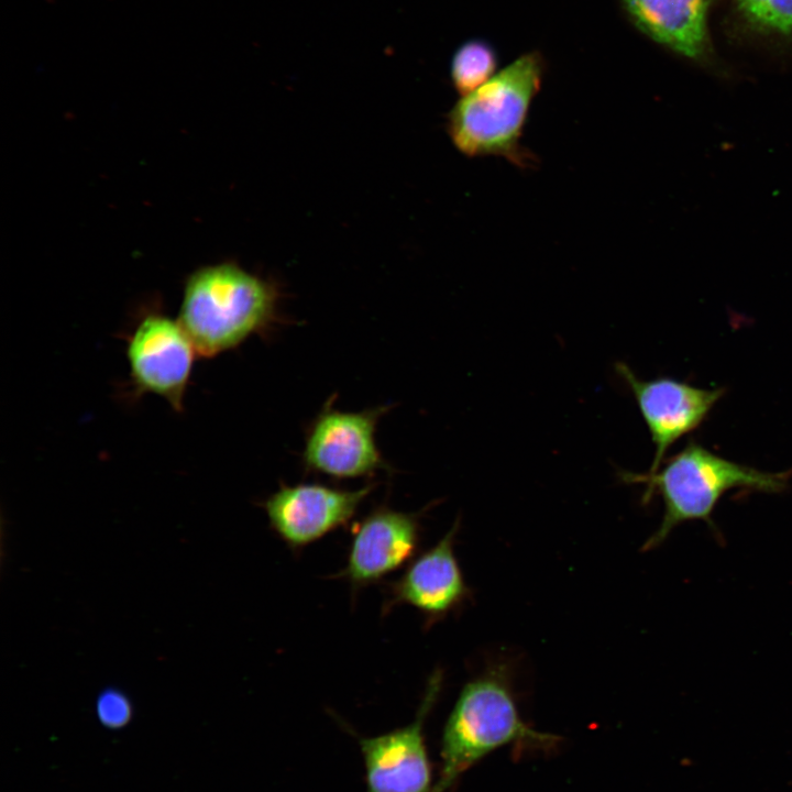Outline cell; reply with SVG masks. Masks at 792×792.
I'll use <instances>...</instances> for the list:
<instances>
[{"label": "cell", "instance_id": "6da1fadb", "mask_svg": "<svg viewBox=\"0 0 792 792\" xmlns=\"http://www.w3.org/2000/svg\"><path fill=\"white\" fill-rule=\"evenodd\" d=\"M618 475L623 482L645 486L644 503L654 494L662 499V520L641 547L649 551L659 547L682 522L703 520L714 527L712 513L730 490L781 493L788 488L792 472L761 471L690 441L654 472L622 471Z\"/></svg>", "mask_w": 792, "mask_h": 792}, {"label": "cell", "instance_id": "7a4b0ae2", "mask_svg": "<svg viewBox=\"0 0 792 792\" xmlns=\"http://www.w3.org/2000/svg\"><path fill=\"white\" fill-rule=\"evenodd\" d=\"M277 302L272 283L237 264L220 263L188 276L178 321L197 354L213 358L266 334L277 320Z\"/></svg>", "mask_w": 792, "mask_h": 792}, {"label": "cell", "instance_id": "3957f363", "mask_svg": "<svg viewBox=\"0 0 792 792\" xmlns=\"http://www.w3.org/2000/svg\"><path fill=\"white\" fill-rule=\"evenodd\" d=\"M558 741L521 718L508 669L494 666L462 688L443 728L441 771L430 792H446L469 768L504 746L547 749Z\"/></svg>", "mask_w": 792, "mask_h": 792}, {"label": "cell", "instance_id": "277c9868", "mask_svg": "<svg viewBox=\"0 0 792 792\" xmlns=\"http://www.w3.org/2000/svg\"><path fill=\"white\" fill-rule=\"evenodd\" d=\"M544 62L538 52L520 55L452 108L448 132L469 157L498 156L526 168L535 157L521 145L531 103L539 92Z\"/></svg>", "mask_w": 792, "mask_h": 792}, {"label": "cell", "instance_id": "5b68a950", "mask_svg": "<svg viewBox=\"0 0 792 792\" xmlns=\"http://www.w3.org/2000/svg\"><path fill=\"white\" fill-rule=\"evenodd\" d=\"M331 400L308 426L301 454L305 471L350 480L388 469L375 441L377 422L388 407L342 411Z\"/></svg>", "mask_w": 792, "mask_h": 792}, {"label": "cell", "instance_id": "8992f818", "mask_svg": "<svg viewBox=\"0 0 792 792\" xmlns=\"http://www.w3.org/2000/svg\"><path fill=\"white\" fill-rule=\"evenodd\" d=\"M196 355L178 320L158 311L143 315L127 341L134 395L155 394L182 413Z\"/></svg>", "mask_w": 792, "mask_h": 792}, {"label": "cell", "instance_id": "52a82bcc", "mask_svg": "<svg viewBox=\"0 0 792 792\" xmlns=\"http://www.w3.org/2000/svg\"><path fill=\"white\" fill-rule=\"evenodd\" d=\"M616 371L632 393L654 444L649 472L661 466L678 440L702 425L725 394L724 388H701L671 377L641 380L625 363H617Z\"/></svg>", "mask_w": 792, "mask_h": 792}, {"label": "cell", "instance_id": "ba28073f", "mask_svg": "<svg viewBox=\"0 0 792 792\" xmlns=\"http://www.w3.org/2000/svg\"><path fill=\"white\" fill-rule=\"evenodd\" d=\"M442 671L428 680L415 721L386 734L361 738L366 792H430L431 770L424 737L426 717L442 686Z\"/></svg>", "mask_w": 792, "mask_h": 792}, {"label": "cell", "instance_id": "9c48e42d", "mask_svg": "<svg viewBox=\"0 0 792 792\" xmlns=\"http://www.w3.org/2000/svg\"><path fill=\"white\" fill-rule=\"evenodd\" d=\"M374 484L343 490L319 483L280 484L263 503L272 529L292 549L348 525Z\"/></svg>", "mask_w": 792, "mask_h": 792}, {"label": "cell", "instance_id": "30bf717a", "mask_svg": "<svg viewBox=\"0 0 792 792\" xmlns=\"http://www.w3.org/2000/svg\"><path fill=\"white\" fill-rule=\"evenodd\" d=\"M419 540L416 514L377 507L354 527L346 565L340 576L354 587L375 583L409 561Z\"/></svg>", "mask_w": 792, "mask_h": 792}, {"label": "cell", "instance_id": "8fae6325", "mask_svg": "<svg viewBox=\"0 0 792 792\" xmlns=\"http://www.w3.org/2000/svg\"><path fill=\"white\" fill-rule=\"evenodd\" d=\"M634 25L654 43L713 73H724L708 19L717 0H622Z\"/></svg>", "mask_w": 792, "mask_h": 792}, {"label": "cell", "instance_id": "7c38bea8", "mask_svg": "<svg viewBox=\"0 0 792 792\" xmlns=\"http://www.w3.org/2000/svg\"><path fill=\"white\" fill-rule=\"evenodd\" d=\"M458 530L459 521H455L441 540L417 557L392 583L388 607L405 603L435 622L465 602L470 590L453 549Z\"/></svg>", "mask_w": 792, "mask_h": 792}, {"label": "cell", "instance_id": "4fadbf2b", "mask_svg": "<svg viewBox=\"0 0 792 792\" xmlns=\"http://www.w3.org/2000/svg\"><path fill=\"white\" fill-rule=\"evenodd\" d=\"M732 13L746 33L767 41H792V0H732Z\"/></svg>", "mask_w": 792, "mask_h": 792}, {"label": "cell", "instance_id": "5bb4252c", "mask_svg": "<svg viewBox=\"0 0 792 792\" xmlns=\"http://www.w3.org/2000/svg\"><path fill=\"white\" fill-rule=\"evenodd\" d=\"M497 65L496 52L488 43L469 41L452 58V82L462 96L468 95L490 80L496 74Z\"/></svg>", "mask_w": 792, "mask_h": 792}, {"label": "cell", "instance_id": "9a60e30c", "mask_svg": "<svg viewBox=\"0 0 792 792\" xmlns=\"http://www.w3.org/2000/svg\"><path fill=\"white\" fill-rule=\"evenodd\" d=\"M96 714L107 728L119 729L130 723L133 705L130 697L118 688H106L97 696Z\"/></svg>", "mask_w": 792, "mask_h": 792}]
</instances>
